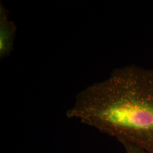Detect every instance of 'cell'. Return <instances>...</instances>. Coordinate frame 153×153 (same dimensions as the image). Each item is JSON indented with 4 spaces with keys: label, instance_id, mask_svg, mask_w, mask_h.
<instances>
[{
    "label": "cell",
    "instance_id": "1",
    "mask_svg": "<svg viewBox=\"0 0 153 153\" xmlns=\"http://www.w3.org/2000/svg\"><path fill=\"white\" fill-rule=\"evenodd\" d=\"M73 113L123 142L153 153V69H116L80 93Z\"/></svg>",
    "mask_w": 153,
    "mask_h": 153
},
{
    "label": "cell",
    "instance_id": "2",
    "mask_svg": "<svg viewBox=\"0 0 153 153\" xmlns=\"http://www.w3.org/2000/svg\"><path fill=\"white\" fill-rule=\"evenodd\" d=\"M16 31V26L13 22L9 20L5 9L1 6L0 14V53L1 59L11 52Z\"/></svg>",
    "mask_w": 153,
    "mask_h": 153
},
{
    "label": "cell",
    "instance_id": "3",
    "mask_svg": "<svg viewBox=\"0 0 153 153\" xmlns=\"http://www.w3.org/2000/svg\"><path fill=\"white\" fill-rule=\"evenodd\" d=\"M125 144L127 153H146L141 148L129 143L123 142Z\"/></svg>",
    "mask_w": 153,
    "mask_h": 153
}]
</instances>
